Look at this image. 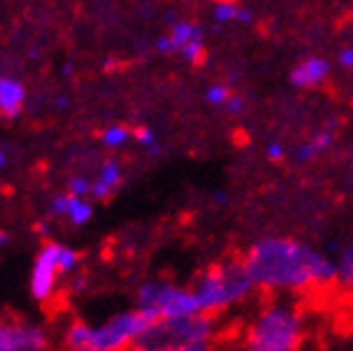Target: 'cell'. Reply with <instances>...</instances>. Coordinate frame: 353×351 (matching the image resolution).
I'll list each match as a JSON object with an SVG mask.
<instances>
[{
  "label": "cell",
  "mask_w": 353,
  "mask_h": 351,
  "mask_svg": "<svg viewBox=\"0 0 353 351\" xmlns=\"http://www.w3.org/2000/svg\"><path fill=\"white\" fill-rule=\"evenodd\" d=\"M70 193L75 196H90V191H93V181H85V178H73L68 186Z\"/></svg>",
  "instance_id": "7402d4cb"
},
{
  "label": "cell",
  "mask_w": 353,
  "mask_h": 351,
  "mask_svg": "<svg viewBox=\"0 0 353 351\" xmlns=\"http://www.w3.org/2000/svg\"><path fill=\"white\" fill-rule=\"evenodd\" d=\"M218 3H236V0H218Z\"/></svg>",
  "instance_id": "f546056e"
},
{
  "label": "cell",
  "mask_w": 353,
  "mask_h": 351,
  "mask_svg": "<svg viewBox=\"0 0 353 351\" xmlns=\"http://www.w3.org/2000/svg\"><path fill=\"white\" fill-rule=\"evenodd\" d=\"M333 263H336V284L353 291V243L343 246V249L336 254Z\"/></svg>",
  "instance_id": "9a60e30c"
},
{
  "label": "cell",
  "mask_w": 353,
  "mask_h": 351,
  "mask_svg": "<svg viewBox=\"0 0 353 351\" xmlns=\"http://www.w3.org/2000/svg\"><path fill=\"white\" fill-rule=\"evenodd\" d=\"M216 319L211 314H190L176 319H150V324L136 339L133 351H178L196 341H213Z\"/></svg>",
  "instance_id": "277c9868"
},
{
  "label": "cell",
  "mask_w": 353,
  "mask_h": 351,
  "mask_svg": "<svg viewBox=\"0 0 353 351\" xmlns=\"http://www.w3.org/2000/svg\"><path fill=\"white\" fill-rule=\"evenodd\" d=\"M243 261L259 291L268 294H306L336 284L333 258L291 236L259 238Z\"/></svg>",
  "instance_id": "6da1fadb"
},
{
  "label": "cell",
  "mask_w": 353,
  "mask_h": 351,
  "mask_svg": "<svg viewBox=\"0 0 353 351\" xmlns=\"http://www.w3.org/2000/svg\"><path fill=\"white\" fill-rule=\"evenodd\" d=\"M136 306L148 319H176L198 314V298L193 286H181L165 278L143 281L136 291Z\"/></svg>",
  "instance_id": "8992f818"
},
{
  "label": "cell",
  "mask_w": 353,
  "mask_h": 351,
  "mask_svg": "<svg viewBox=\"0 0 353 351\" xmlns=\"http://www.w3.org/2000/svg\"><path fill=\"white\" fill-rule=\"evenodd\" d=\"M251 13H245L236 3H218L216 8V21L218 23H231V21H248Z\"/></svg>",
  "instance_id": "ac0fdd59"
},
{
  "label": "cell",
  "mask_w": 353,
  "mask_h": 351,
  "mask_svg": "<svg viewBox=\"0 0 353 351\" xmlns=\"http://www.w3.org/2000/svg\"><path fill=\"white\" fill-rule=\"evenodd\" d=\"M178 351H213V341H196V344H188Z\"/></svg>",
  "instance_id": "cb8c5ba5"
},
{
  "label": "cell",
  "mask_w": 353,
  "mask_h": 351,
  "mask_svg": "<svg viewBox=\"0 0 353 351\" xmlns=\"http://www.w3.org/2000/svg\"><path fill=\"white\" fill-rule=\"evenodd\" d=\"M196 38H201V30L193 23H176L168 38H163V41L158 43V48L165 50V53H170V50H183L185 43L196 41Z\"/></svg>",
  "instance_id": "5bb4252c"
},
{
  "label": "cell",
  "mask_w": 353,
  "mask_h": 351,
  "mask_svg": "<svg viewBox=\"0 0 353 351\" xmlns=\"http://www.w3.org/2000/svg\"><path fill=\"white\" fill-rule=\"evenodd\" d=\"M121 181H123V169L118 161H105L98 171L93 181V191H90V196H95L98 201H105L121 189Z\"/></svg>",
  "instance_id": "8fae6325"
},
{
  "label": "cell",
  "mask_w": 353,
  "mask_h": 351,
  "mask_svg": "<svg viewBox=\"0 0 353 351\" xmlns=\"http://www.w3.org/2000/svg\"><path fill=\"white\" fill-rule=\"evenodd\" d=\"M90 329H93V324L81 321V319H73L65 326V331H63V346H65V351H88Z\"/></svg>",
  "instance_id": "4fadbf2b"
},
{
  "label": "cell",
  "mask_w": 353,
  "mask_h": 351,
  "mask_svg": "<svg viewBox=\"0 0 353 351\" xmlns=\"http://www.w3.org/2000/svg\"><path fill=\"white\" fill-rule=\"evenodd\" d=\"M35 231H38L41 236H50V226H48V223H38V226H35Z\"/></svg>",
  "instance_id": "4316f807"
},
{
  "label": "cell",
  "mask_w": 353,
  "mask_h": 351,
  "mask_svg": "<svg viewBox=\"0 0 353 351\" xmlns=\"http://www.w3.org/2000/svg\"><path fill=\"white\" fill-rule=\"evenodd\" d=\"M183 58L185 61H190V63H201L205 58V48H203V41L201 38H196V41H190V43H185L183 46Z\"/></svg>",
  "instance_id": "ffe728a7"
},
{
  "label": "cell",
  "mask_w": 353,
  "mask_h": 351,
  "mask_svg": "<svg viewBox=\"0 0 353 351\" xmlns=\"http://www.w3.org/2000/svg\"><path fill=\"white\" fill-rule=\"evenodd\" d=\"M259 291L245 261H223L205 269L193 284V294L198 298V309L203 314H223V311L241 306Z\"/></svg>",
  "instance_id": "3957f363"
},
{
  "label": "cell",
  "mask_w": 353,
  "mask_h": 351,
  "mask_svg": "<svg viewBox=\"0 0 353 351\" xmlns=\"http://www.w3.org/2000/svg\"><path fill=\"white\" fill-rule=\"evenodd\" d=\"M283 146H281V143H268V149H265V155H268V158H271V161H281V158H283Z\"/></svg>",
  "instance_id": "603a6c76"
},
{
  "label": "cell",
  "mask_w": 353,
  "mask_h": 351,
  "mask_svg": "<svg viewBox=\"0 0 353 351\" xmlns=\"http://www.w3.org/2000/svg\"><path fill=\"white\" fill-rule=\"evenodd\" d=\"M133 138L141 143L143 149L156 151V135H153V131H150V129H145V126H141V129H133Z\"/></svg>",
  "instance_id": "44dd1931"
},
{
  "label": "cell",
  "mask_w": 353,
  "mask_h": 351,
  "mask_svg": "<svg viewBox=\"0 0 353 351\" xmlns=\"http://www.w3.org/2000/svg\"><path fill=\"white\" fill-rule=\"evenodd\" d=\"M53 214L63 216L70 226H85L93 218V203L85 196H75V193H61L53 201Z\"/></svg>",
  "instance_id": "9c48e42d"
},
{
  "label": "cell",
  "mask_w": 353,
  "mask_h": 351,
  "mask_svg": "<svg viewBox=\"0 0 353 351\" xmlns=\"http://www.w3.org/2000/svg\"><path fill=\"white\" fill-rule=\"evenodd\" d=\"M205 98H208V103H213V106H225L233 95H231V88H228V86H223V83H216V86L208 88Z\"/></svg>",
  "instance_id": "d6986e66"
},
{
  "label": "cell",
  "mask_w": 353,
  "mask_h": 351,
  "mask_svg": "<svg viewBox=\"0 0 353 351\" xmlns=\"http://www.w3.org/2000/svg\"><path fill=\"white\" fill-rule=\"evenodd\" d=\"M241 106H243V103H241V98H236V95H233L231 101H228V108H231L233 113H238V111H241Z\"/></svg>",
  "instance_id": "484cf974"
},
{
  "label": "cell",
  "mask_w": 353,
  "mask_h": 351,
  "mask_svg": "<svg viewBox=\"0 0 353 351\" xmlns=\"http://www.w3.org/2000/svg\"><path fill=\"white\" fill-rule=\"evenodd\" d=\"M26 101V88L13 78H0V115L13 121L23 111Z\"/></svg>",
  "instance_id": "7c38bea8"
},
{
  "label": "cell",
  "mask_w": 353,
  "mask_h": 351,
  "mask_svg": "<svg viewBox=\"0 0 353 351\" xmlns=\"http://www.w3.org/2000/svg\"><path fill=\"white\" fill-rule=\"evenodd\" d=\"M130 138H133V129H128V126H110L101 133V141L105 149H121Z\"/></svg>",
  "instance_id": "e0dca14e"
},
{
  "label": "cell",
  "mask_w": 353,
  "mask_h": 351,
  "mask_svg": "<svg viewBox=\"0 0 353 351\" xmlns=\"http://www.w3.org/2000/svg\"><path fill=\"white\" fill-rule=\"evenodd\" d=\"M331 141H333V135L328 133V131H323V133H319V135H313L311 141L303 143V146L299 149V161H311V158H316V155L323 153V151L331 146Z\"/></svg>",
  "instance_id": "2e32d148"
},
{
  "label": "cell",
  "mask_w": 353,
  "mask_h": 351,
  "mask_svg": "<svg viewBox=\"0 0 353 351\" xmlns=\"http://www.w3.org/2000/svg\"><path fill=\"white\" fill-rule=\"evenodd\" d=\"M339 61L343 68H353V48H346V50H341Z\"/></svg>",
  "instance_id": "d4e9b609"
},
{
  "label": "cell",
  "mask_w": 353,
  "mask_h": 351,
  "mask_svg": "<svg viewBox=\"0 0 353 351\" xmlns=\"http://www.w3.org/2000/svg\"><path fill=\"white\" fill-rule=\"evenodd\" d=\"M6 166H8V151L0 149V169H6Z\"/></svg>",
  "instance_id": "83f0119b"
},
{
  "label": "cell",
  "mask_w": 353,
  "mask_h": 351,
  "mask_svg": "<svg viewBox=\"0 0 353 351\" xmlns=\"http://www.w3.org/2000/svg\"><path fill=\"white\" fill-rule=\"evenodd\" d=\"M48 331L21 319H0V351H46Z\"/></svg>",
  "instance_id": "ba28073f"
},
{
  "label": "cell",
  "mask_w": 353,
  "mask_h": 351,
  "mask_svg": "<svg viewBox=\"0 0 353 351\" xmlns=\"http://www.w3.org/2000/svg\"><path fill=\"white\" fill-rule=\"evenodd\" d=\"M306 336V316L291 301L261 306L243 331V351H299Z\"/></svg>",
  "instance_id": "7a4b0ae2"
},
{
  "label": "cell",
  "mask_w": 353,
  "mask_h": 351,
  "mask_svg": "<svg viewBox=\"0 0 353 351\" xmlns=\"http://www.w3.org/2000/svg\"><path fill=\"white\" fill-rule=\"evenodd\" d=\"M328 61L323 58H306L291 70V83L299 88H316L328 78Z\"/></svg>",
  "instance_id": "30bf717a"
},
{
  "label": "cell",
  "mask_w": 353,
  "mask_h": 351,
  "mask_svg": "<svg viewBox=\"0 0 353 351\" xmlns=\"http://www.w3.org/2000/svg\"><path fill=\"white\" fill-rule=\"evenodd\" d=\"M78 269H81V254L78 251L65 246V243L48 241L38 251L33 269H30V296L41 304L50 301L58 294L61 278Z\"/></svg>",
  "instance_id": "5b68a950"
},
{
  "label": "cell",
  "mask_w": 353,
  "mask_h": 351,
  "mask_svg": "<svg viewBox=\"0 0 353 351\" xmlns=\"http://www.w3.org/2000/svg\"><path fill=\"white\" fill-rule=\"evenodd\" d=\"M148 324L150 319L138 306L118 311L101 324H93L88 351H133L136 339L141 336Z\"/></svg>",
  "instance_id": "52a82bcc"
},
{
  "label": "cell",
  "mask_w": 353,
  "mask_h": 351,
  "mask_svg": "<svg viewBox=\"0 0 353 351\" xmlns=\"http://www.w3.org/2000/svg\"><path fill=\"white\" fill-rule=\"evenodd\" d=\"M8 243H10V236H8V234H0V249H6Z\"/></svg>",
  "instance_id": "f1b7e54d"
}]
</instances>
